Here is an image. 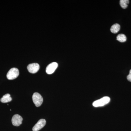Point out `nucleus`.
Listing matches in <instances>:
<instances>
[{
  "label": "nucleus",
  "mask_w": 131,
  "mask_h": 131,
  "mask_svg": "<svg viewBox=\"0 0 131 131\" xmlns=\"http://www.w3.org/2000/svg\"><path fill=\"white\" fill-rule=\"evenodd\" d=\"M117 39L120 42H124L126 41V37L124 34H120L117 36Z\"/></svg>",
  "instance_id": "9d476101"
},
{
  "label": "nucleus",
  "mask_w": 131,
  "mask_h": 131,
  "mask_svg": "<svg viewBox=\"0 0 131 131\" xmlns=\"http://www.w3.org/2000/svg\"><path fill=\"white\" fill-rule=\"evenodd\" d=\"M120 26L118 24H115L113 25L110 28L111 32L114 34H116L119 31Z\"/></svg>",
  "instance_id": "1a4fd4ad"
},
{
  "label": "nucleus",
  "mask_w": 131,
  "mask_h": 131,
  "mask_svg": "<svg viewBox=\"0 0 131 131\" xmlns=\"http://www.w3.org/2000/svg\"><path fill=\"white\" fill-rule=\"evenodd\" d=\"M40 66L37 63L30 64L27 66V69L30 73L35 74L39 70Z\"/></svg>",
  "instance_id": "39448f33"
},
{
  "label": "nucleus",
  "mask_w": 131,
  "mask_h": 131,
  "mask_svg": "<svg viewBox=\"0 0 131 131\" xmlns=\"http://www.w3.org/2000/svg\"><path fill=\"white\" fill-rule=\"evenodd\" d=\"M46 120L43 119L39 120L33 127L32 130L33 131L39 130L45 126L46 124Z\"/></svg>",
  "instance_id": "0eeeda50"
},
{
  "label": "nucleus",
  "mask_w": 131,
  "mask_h": 131,
  "mask_svg": "<svg viewBox=\"0 0 131 131\" xmlns=\"http://www.w3.org/2000/svg\"><path fill=\"white\" fill-rule=\"evenodd\" d=\"M19 75V71L17 68H13L8 71L7 77L8 80H13L16 79Z\"/></svg>",
  "instance_id": "7ed1b4c3"
},
{
  "label": "nucleus",
  "mask_w": 131,
  "mask_h": 131,
  "mask_svg": "<svg viewBox=\"0 0 131 131\" xmlns=\"http://www.w3.org/2000/svg\"><path fill=\"white\" fill-rule=\"evenodd\" d=\"M127 80L131 82V69L130 71L129 74L127 76Z\"/></svg>",
  "instance_id": "f8f14e48"
},
{
  "label": "nucleus",
  "mask_w": 131,
  "mask_h": 131,
  "mask_svg": "<svg viewBox=\"0 0 131 131\" xmlns=\"http://www.w3.org/2000/svg\"><path fill=\"white\" fill-rule=\"evenodd\" d=\"M129 1L128 0H121L120 1V4L122 8L125 9L128 6Z\"/></svg>",
  "instance_id": "9b49d317"
},
{
  "label": "nucleus",
  "mask_w": 131,
  "mask_h": 131,
  "mask_svg": "<svg viewBox=\"0 0 131 131\" xmlns=\"http://www.w3.org/2000/svg\"><path fill=\"white\" fill-rule=\"evenodd\" d=\"M58 64L57 62L51 63L49 64L46 68V72L48 74H51L54 73L57 68Z\"/></svg>",
  "instance_id": "423d86ee"
},
{
  "label": "nucleus",
  "mask_w": 131,
  "mask_h": 131,
  "mask_svg": "<svg viewBox=\"0 0 131 131\" xmlns=\"http://www.w3.org/2000/svg\"><path fill=\"white\" fill-rule=\"evenodd\" d=\"M12 97L9 94H7L3 95L2 98H1V102L3 103H8L12 101Z\"/></svg>",
  "instance_id": "6e6552de"
},
{
  "label": "nucleus",
  "mask_w": 131,
  "mask_h": 131,
  "mask_svg": "<svg viewBox=\"0 0 131 131\" xmlns=\"http://www.w3.org/2000/svg\"><path fill=\"white\" fill-rule=\"evenodd\" d=\"M23 118L18 114H15L13 116L12 119L13 125L14 126H18L22 124Z\"/></svg>",
  "instance_id": "20e7f679"
},
{
  "label": "nucleus",
  "mask_w": 131,
  "mask_h": 131,
  "mask_svg": "<svg viewBox=\"0 0 131 131\" xmlns=\"http://www.w3.org/2000/svg\"><path fill=\"white\" fill-rule=\"evenodd\" d=\"M32 98L33 102L36 106L38 107L41 105L43 102V98L40 94L38 93H34Z\"/></svg>",
  "instance_id": "f03ea898"
},
{
  "label": "nucleus",
  "mask_w": 131,
  "mask_h": 131,
  "mask_svg": "<svg viewBox=\"0 0 131 131\" xmlns=\"http://www.w3.org/2000/svg\"><path fill=\"white\" fill-rule=\"evenodd\" d=\"M110 101V98L108 96H104L100 100L95 101L93 103V105L94 107L103 106L108 104Z\"/></svg>",
  "instance_id": "f257e3e1"
}]
</instances>
